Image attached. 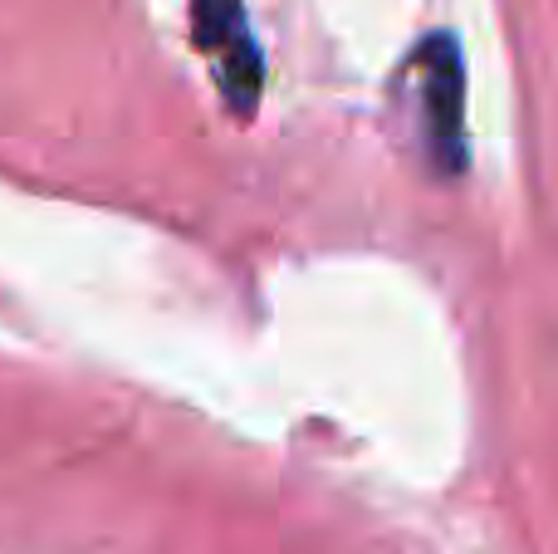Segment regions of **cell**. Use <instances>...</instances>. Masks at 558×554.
Returning a JSON list of instances; mask_svg holds the SVG:
<instances>
[{
    "instance_id": "6da1fadb",
    "label": "cell",
    "mask_w": 558,
    "mask_h": 554,
    "mask_svg": "<svg viewBox=\"0 0 558 554\" xmlns=\"http://www.w3.org/2000/svg\"><path fill=\"white\" fill-rule=\"evenodd\" d=\"M192 20H196V45L221 55V84L241 113H251L260 98V49L251 39L245 25V5L241 0H192Z\"/></svg>"
},
{
    "instance_id": "7a4b0ae2",
    "label": "cell",
    "mask_w": 558,
    "mask_h": 554,
    "mask_svg": "<svg viewBox=\"0 0 558 554\" xmlns=\"http://www.w3.org/2000/svg\"><path fill=\"white\" fill-rule=\"evenodd\" d=\"M422 123L441 167H461V55L451 35H432L422 79Z\"/></svg>"
}]
</instances>
